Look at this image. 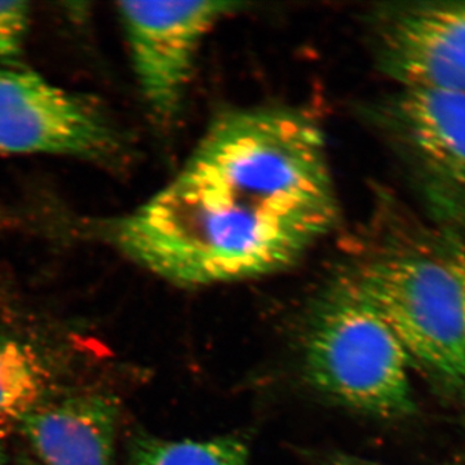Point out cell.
Segmentation results:
<instances>
[{
    "label": "cell",
    "mask_w": 465,
    "mask_h": 465,
    "mask_svg": "<svg viewBox=\"0 0 465 465\" xmlns=\"http://www.w3.org/2000/svg\"><path fill=\"white\" fill-rule=\"evenodd\" d=\"M338 219L320 125L265 106L217 116L176 176L108 235L146 271L197 287L289 268Z\"/></svg>",
    "instance_id": "cell-1"
},
{
    "label": "cell",
    "mask_w": 465,
    "mask_h": 465,
    "mask_svg": "<svg viewBox=\"0 0 465 465\" xmlns=\"http://www.w3.org/2000/svg\"><path fill=\"white\" fill-rule=\"evenodd\" d=\"M379 238L336 286L374 309L409 358L464 385L463 296L440 229L402 220Z\"/></svg>",
    "instance_id": "cell-2"
},
{
    "label": "cell",
    "mask_w": 465,
    "mask_h": 465,
    "mask_svg": "<svg viewBox=\"0 0 465 465\" xmlns=\"http://www.w3.org/2000/svg\"><path fill=\"white\" fill-rule=\"evenodd\" d=\"M302 356L311 384L341 405L379 418L414 411L405 349L374 309L336 284L309 326Z\"/></svg>",
    "instance_id": "cell-3"
},
{
    "label": "cell",
    "mask_w": 465,
    "mask_h": 465,
    "mask_svg": "<svg viewBox=\"0 0 465 465\" xmlns=\"http://www.w3.org/2000/svg\"><path fill=\"white\" fill-rule=\"evenodd\" d=\"M379 118L436 225L465 240V94L400 88Z\"/></svg>",
    "instance_id": "cell-4"
},
{
    "label": "cell",
    "mask_w": 465,
    "mask_h": 465,
    "mask_svg": "<svg viewBox=\"0 0 465 465\" xmlns=\"http://www.w3.org/2000/svg\"><path fill=\"white\" fill-rule=\"evenodd\" d=\"M0 153L114 163L124 136L105 113L24 66H0Z\"/></svg>",
    "instance_id": "cell-5"
},
{
    "label": "cell",
    "mask_w": 465,
    "mask_h": 465,
    "mask_svg": "<svg viewBox=\"0 0 465 465\" xmlns=\"http://www.w3.org/2000/svg\"><path fill=\"white\" fill-rule=\"evenodd\" d=\"M246 5L217 0L119 3L137 84L158 122L179 115L208 34Z\"/></svg>",
    "instance_id": "cell-6"
},
{
    "label": "cell",
    "mask_w": 465,
    "mask_h": 465,
    "mask_svg": "<svg viewBox=\"0 0 465 465\" xmlns=\"http://www.w3.org/2000/svg\"><path fill=\"white\" fill-rule=\"evenodd\" d=\"M379 69L400 88L465 94V2L387 3L372 11Z\"/></svg>",
    "instance_id": "cell-7"
},
{
    "label": "cell",
    "mask_w": 465,
    "mask_h": 465,
    "mask_svg": "<svg viewBox=\"0 0 465 465\" xmlns=\"http://www.w3.org/2000/svg\"><path fill=\"white\" fill-rule=\"evenodd\" d=\"M119 402L90 391L45 401L18 421L42 465H113Z\"/></svg>",
    "instance_id": "cell-8"
},
{
    "label": "cell",
    "mask_w": 465,
    "mask_h": 465,
    "mask_svg": "<svg viewBox=\"0 0 465 465\" xmlns=\"http://www.w3.org/2000/svg\"><path fill=\"white\" fill-rule=\"evenodd\" d=\"M52 369L35 345L0 333V421H18L47 401Z\"/></svg>",
    "instance_id": "cell-9"
},
{
    "label": "cell",
    "mask_w": 465,
    "mask_h": 465,
    "mask_svg": "<svg viewBox=\"0 0 465 465\" xmlns=\"http://www.w3.org/2000/svg\"><path fill=\"white\" fill-rule=\"evenodd\" d=\"M127 465H251L246 443L235 437L163 440L143 436L131 445Z\"/></svg>",
    "instance_id": "cell-10"
},
{
    "label": "cell",
    "mask_w": 465,
    "mask_h": 465,
    "mask_svg": "<svg viewBox=\"0 0 465 465\" xmlns=\"http://www.w3.org/2000/svg\"><path fill=\"white\" fill-rule=\"evenodd\" d=\"M30 15L29 3L0 2V66H20Z\"/></svg>",
    "instance_id": "cell-11"
},
{
    "label": "cell",
    "mask_w": 465,
    "mask_h": 465,
    "mask_svg": "<svg viewBox=\"0 0 465 465\" xmlns=\"http://www.w3.org/2000/svg\"><path fill=\"white\" fill-rule=\"evenodd\" d=\"M439 229L446 259H448L452 272L457 275L459 286H460L465 316V240L452 232Z\"/></svg>",
    "instance_id": "cell-12"
},
{
    "label": "cell",
    "mask_w": 465,
    "mask_h": 465,
    "mask_svg": "<svg viewBox=\"0 0 465 465\" xmlns=\"http://www.w3.org/2000/svg\"><path fill=\"white\" fill-rule=\"evenodd\" d=\"M333 465H381L371 463V461L361 460V459L356 458H347L341 457L339 458L338 460L333 463Z\"/></svg>",
    "instance_id": "cell-13"
},
{
    "label": "cell",
    "mask_w": 465,
    "mask_h": 465,
    "mask_svg": "<svg viewBox=\"0 0 465 465\" xmlns=\"http://www.w3.org/2000/svg\"><path fill=\"white\" fill-rule=\"evenodd\" d=\"M0 465H9L7 442L2 432H0Z\"/></svg>",
    "instance_id": "cell-14"
},
{
    "label": "cell",
    "mask_w": 465,
    "mask_h": 465,
    "mask_svg": "<svg viewBox=\"0 0 465 465\" xmlns=\"http://www.w3.org/2000/svg\"><path fill=\"white\" fill-rule=\"evenodd\" d=\"M16 465H42L39 463L36 459L29 458V457H21L18 458L17 464Z\"/></svg>",
    "instance_id": "cell-15"
}]
</instances>
